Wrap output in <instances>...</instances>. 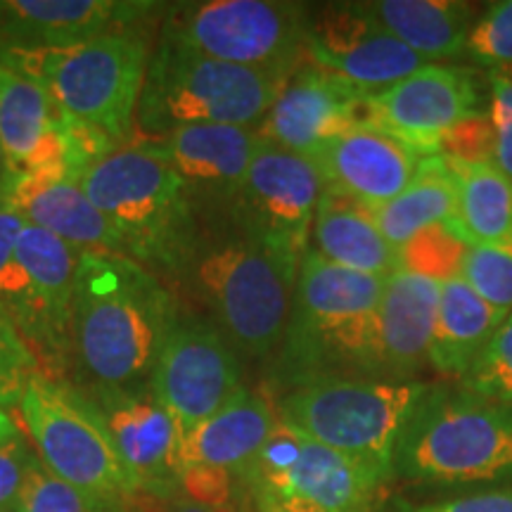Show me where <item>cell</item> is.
Wrapping results in <instances>:
<instances>
[{
	"mask_svg": "<svg viewBox=\"0 0 512 512\" xmlns=\"http://www.w3.org/2000/svg\"><path fill=\"white\" fill-rule=\"evenodd\" d=\"M181 320L176 297L131 256L81 254L74 285L72 368L86 394L150 387Z\"/></svg>",
	"mask_w": 512,
	"mask_h": 512,
	"instance_id": "1",
	"label": "cell"
},
{
	"mask_svg": "<svg viewBox=\"0 0 512 512\" xmlns=\"http://www.w3.org/2000/svg\"><path fill=\"white\" fill-rule=\"evenodd\" d=\"M384 278L349 271L306 249L292 309L273 354L275 392L328 377L384 380L377 347V306Z\"/></svg>",
	"mask_w": 512,
	"mask_h": 512,
	"instance_id": "2",
	"label": "cell"
},
{
	"mask_svg": "<svg viewBox=\"0 0 512 512\" xmlns=\"http://www.w3.org/2000/svg\"><path fill=\"white\" fill-rule=\"evenodd\" d=\"M81 190L152 273L183 275L200 242V211L159 140H136L88 166Z\"/></svg>",
	"mask_w": 512,
	"mask_h": 512,
	"instance_id": "3",
	"label": "cell"
},
{
	"mask_svg": "<svg viewBox=\"0 0 512 512\" xmlns=\"http://www.w3.org/2000/svg\"><path fill=\"white\" fill-rule=\"evenodd\" d=\"M145 27L117 29L53 48H0V64L46 91L76 126L112 150L131 143L150 64Z\"/></svg>",
	"mask_w": 512,
	"mask_h": 512,
	"instance_id": "4",
	"label": "cell"
},
{
	"mask_svg": "<svg viewBox=\"0 0 512 512\" xmlns=\"http://www.w3.org/2000/svg\"><path fill=\"white\" fill-rule=\"evenodd\" d=\"M392 477L432 489L512 486V411L451 384H434L403 430Z\"/></svg>",
	"mask_w": 512,
	"mask_h": 512,
	"instance_id": "5",
	"label": "cell"
},
{
	"mask_svg": "<svg viewBox=\"0 0 512 512\" xmlns=\"http://www.w3.org/2000/svg\"><path fill=\"white\" fill-rule=\"evenodd\" d=\"M185 273L240 356L273 358L290 318L299 264L228 221L214 238L200 235Z\"/></svg>",
	"mask_w": 512,
	"mask_h": 512,
	"instance_id": "6",
	"label": "cell"
},
{
	"mask_svg": "<svg viewBox=\"0 0 512 512\" xmlns=\"http://www.w3.org/2000/svg\"><path fill=\"white\" fill-rule=\"evenodd\" d=\"M283 76L238 67L159 36L140 93L136 128L147 140L185 126L256 128L285 86Z\"/></svg>",
	"mask_w": 512,
	"mask_h": 512,
	"instance_id": "7",
	"label": "cell"
},
{
	"mask_svg": "<svg viewBox=\"0 0 512 512\" xmlns=\"http://www.w3.org/2000/svg\"><path fill=\"white\" fill-rule=\"evenodd\" d=\"M17 408L38 460L74 486L93 512L138 510V486L91 396L74 382L36 373Z\"/></svg>",
	"mask_w": 512,
	"mask_h": 512,
	"instance_id": "8",
	"label": "cell"
},
{
	"mask_svg": "<svg viewBox=\"0 0 512 512\" xmlns=\"http://www.w3.org/2000/svg\"><path fill=\"white\" fill-rule=\"evenodd\" d=\"M434 382L328 377L275 396V415L304 437L361 460L389 482L396 444Z\"/></svg>",
	"mask_w": 512,
	"mask_h": 512,
	"instance_id": "9",
	"label": "cell"
},
{
	"mask_svg": "<svg viewBox=\"0 0 512 512\" xmlns=\"http://www.w3.org/2000/svg\"><path fill=\"white\" fill-rule=\"evenodd\" d=\"M309 5L283 0H202L166 5L164 38L214 60L290 76L306 62Z\"/></svg>",
	"mask_w": 512,
	"mask_h": 512,
	"instance_id": "10",
	"label": "cell"
},
{
	"mask_svg": "<svg viewBox=\"0 0 512 512\" xmlns=\"http://www.w3.org/2000/svg\"><path fill=\"white\" fill-rule=\"evenodd\" d=\"M245 496H278L325 512H375L389 479L361 460L278 420L259 453L235 475Z\"/></svg>",
	"mask_w": 512,
	"mask_h": 512,
	"instance_id": "11",
	"label": "cell"
},
{
	"mask_svg": "<svg viewBox=\"0 0 512 512\" xmlns=\"http://www.w3.org/2000/svg\"><path fill=\"white\" fill-rule=\"evenodd\" d=\"M323 190L309 157L259 140L228 221L302 266Z\"/></svg>",
	"mask_w": 512,
	"mask_h": 512,
	"instance_id": "12",
	"label": "cell"
},
{
	"mask_svg": "<svg viewBox=\"0 0 512 512\" xmlns=\"http://www.w3.org/2000/svg\"><path fill=\"white\" fill-rule=\"evenodd\" d=\"M489 83L475 69L432 62L366 98V124L418 152L439 155L444 138L463 121L486 114Z\"/></svg>",
	"mask_w": 512,
	"mask_h": 512,
	"instance_id": "13",
	"label": "cell"
},
{
	"mask_svg": "<svg viewBox=\"0 0 512 512\" xmlns=\"http://www.w3.org/2000/svg\"><path fill=\"white\" fill-rule=\"evenodd\" d=\"M150 389L185 437L242 389L240 354L214 320L181 316L157 358Z\"/></svg>",
	"mask_w": 512,
	"mask_h": 512,
	"instance_id": "14",
	"label": "cell"
},
{
	"mask_svg": "<svg viewBox=\"0 0 512 512\" xmlns=\"http://www.w3.org/2000/svg\"><path fill=\"white\" fill-rule=\"evenodd\" d=\"M306 60L373 95L425 67L370 15L366 3H328L309 12Z\"/></svg>",
	"mask_w": 512,
	"mask_h": 512,
	"instance_id": "15",
	"label": "cell"
},
{
	"mask_svg": "<svg viewBox=\"0 0 512 512\" xmlns=\"http://www.w3.org/2000/svg\"><path fill=\"white\" fill-rule=\"evenodd\" d=\"M88 396L105 418L114 446L140 496L162 501L181 496L178 484L183 472V430L155 392L143 387Z\"/></svg>",
	"mask_w": 512,
	"mask_h": 512,
	"instance_id": "16",
	"label": "cell"
},
{
	"mask_svg": "<svg viewBox=\"0 0 512 512\" xmlns=\"http://www.w3.org/2000/svg\"><path fill=\"white\" fill-rule=\"evenodd\" d=\"M366 98L351 83L306 60L285 81L256 133L264 143L311 157L325 143L366 124Z\"/></svg>",
	"mask_w": 512,
	"mask_h": 512,
	"instance_id": "17",
	"label": "cell"
},
{
	"mask_svg": "<svg viewBox=\"0 0 512 512\" xmlns=\"http://www.w3.org/2000/svg\"><path fill=\"white\" fill-rule=\"evenodd\" d=\"M323 188L377 209L411 185L422 157L370 124H358L309 157Z\"/></svg>",
	"mask_w": 512,
	"mask_h": 512,
	"instance_id": "18",
	"label": "cell"
},
{
	"mask_svg": "<svg viewBox=\"0 0 512 512\" xmlns=\"http://www.w3.org/2000/svg\"><path fill=\"white\" fill-rule=\"evenodd\" d=\"M166 10L147 0H0V48H53L145 27Z\"/></svg>",
	"mask_w": 512,
	"mask_h": 512,
	"instance_id": "19",
	"label": "cell"
},
{
	"mask_svg": "<svg viewBox=\"0 0 512 512\" xmlns=\"http://www.w3.org/2000/svg\"><path fill=\"white\" fill-rule=\"evenodd\" d=\"M188 188L197 211L230 214L259 147V133L247 126H185L157 138Z\"/></svg>",
	"mask_w": 512,
	"mask_h": 512,
	"instance_id": "20",
	"label": "cell"
},
{
	"mask_svg": "<svg viewBox=\"0 0 512 512\" xmlns=\"http://www.w3.org/2000/svg\"><path fill=\"white\" fill-rule=\"evenodd\" d=\"M441 280L399 266L384 278L377 306V347L384 380H418L430 366Z\"/></svg>",
	"mask_w": 512,
	"mask_h": 512,
	"instance_id": "21",
	"label": "cell"
},
{
	"mask_svg": "<svg viewBox=\"0 0 512 512\" xmlns=\"http://www.w3.org/2000/svg\"><path fill=\"white\" fill-rule=\"evenodd\" d=\"M17 256L27 271L34 297L53 344L57 377L72 370L74 285L81 254L48 230L27 223L17 240Z\"/></svg>",
	"mask_w": 512,
	"mask_h": 512,
	"instance_id": "22",
	"label": "cell"
},
{
	"mask_svg": "<svg viewBox=\"0 0 512 512\" xmlns=\"http://www.w3.org/2000/svg\"><path fill=\"white\" fill-rule=\"evenodd\" d=\"M10 192L12 202L31 226L48 230L79 254L128 256L126 242L88 200L79 178H53L43 183H17L10 178Z\"/></svg>",
	"mask_w": 512,
	"mask_h": 512,
	"instance_id": "23",
	"label": "cell"
},
{
	"mask_svg": "<svg viewBox=\"0 0 512 512\" xmlns=\"http://www.w3.org/2000/svg\"><path fill=\"white\" fill-rule=\"evenodd\" d=\"M278 425L273 403L264 394L242 387L214 415L192 427L183 437L185 467H207L238 475Z\"/></svg>",
	"mask_w": 512,
	"mask_h": 512,
	"instance_id": "24",
	"label": "cell"
},
{
	"mask_svg": "<svg viewBox=\"0 0 512 512\" xmlns=\"http://www.w3.org/2000/svg\"><path fill=\"white\" fill-rule=\"evenodd\" d=\"M311 249L349 271L387 278L401 266V254L382 235L370 209L323 190L311 228Z\"/></svg>",
	"mask_w": 512,
	"mask_h": 512,
	"instance_id": "25",
	"label": "cell"
},
{
	"mask_svg": "<svg viewBox=\"0 0 512 512\" xmlns=\"http://www.w3.org/2000/svg\"><path fill=\"white\" fill-rule=\"evenodd\" d=\"M505 318V313L486 304L460 275L441 280L430 366L439 375L458 382L484 354Z\"/></svg>",
	"mask_w": 512,
	"mask_h": 512,
	"instance_id": "26",
	"label": "cell"
},
{
	"mask_svg": "<svg viewBox=\"0 0 512 512\" xmlns=\"http://www.w3.org/2000/svg\"><path fill=\"white\" fill-rule=\"evenodd\" d=\"M370 15L427 62L463 60L475 5L463 0H370Z\"/></svg>",
	"mask_w": 512,
	"mask_h": 512,
	"instance_id": "27",
	"label": "cell"
},
{
	"mask_svg": "<svg viewBox=\"0 0 512 512\" xmlns=\"http://www.w3.org/2000/svg\"><path fill=\"white\" fill-rule=\"evenodd\" d=\"M446 159V157H444ZM456 178V211L446 230L465 247L512 245V181L494 162L446 159Z\"/></svg>",
	"mask_w": 512,
	"mask_h": 512,
	"instance_id": "28",
	"label": "cell"
},
{
	"mask_svg": "<svg viewBox=\"0 0 512 512\" xmlns=\"http://www.w3.org/2000/svg\"><path fill=\"white\" fill-rule=\"evenodd\" d=\"M27 216L12 202L10 178L0 185V306L8 311L19 335L29 344L43 375L57 377V361L46 323L38 311L34 287L17 256V240L27 226Z\"/></svg>",
	"mask_w": 512,
	"mask_h": 512,
	"instance_id": "29",
	"label": "cell"
},
{
	"mask_svg": "<svg viewBox=\"0 0 512 512\" xmlns=\"http://www.w3.org/2000/svg\"><path fill=\"white\" fill-rule=\"evenodd\" d=\"M456 211V178L451 164L441 155L422 157L420 169L406 190L392 202L370 209L382 235L396 252L430 228L446 226Z\"/></svg>",
	"mask_w": 512,
	"mask_h": 512,
	"instance_id": "30",
	"label": "cell"
},
{
	"mask_svg": "<svg viewBox=\"0 0 512 512\" xmlns=\"http://www.w3.org/2000/svg\"><path fill=\"white\" fill-rule=\"evenodd\" d=\"M456 384L512 411V313L496 330L494 339L477 358L475 366Z\"/></svg>",
	"mask_w": 512,
	"mask_h": 512,
	"instance_id": "31",
	"label": "cell"
},
{
	"mask_svg": "<svg viewBox=\"0 0 512 512\" xmlns=\"http://www.w3.org/2000/svg\"><path fill=\"white\" fill-rule=\"evenodd\" d=\"M460 278L486 304L510 316L512 313V245L467 247L460 261Z\"/></svg>",
	"mask_w": 512,
	"mask_h": 512,
	"instance_id": "32",
	"label": "cell"
},
{
	"mask_svg": "<svg viewBox=\"0 0 512 512\" xmlns=\"http://www.w3.org/2000/svg\"><path fill=\"white\" fill-rule=\"evenodd\" d=\"M463 60L477 67H512V0L489 3L472 24Z\"/></svg>",
	"mask_w": 512,
	"mask_h": 512,
	"instance_id": "33",
	"label": "cell"
},
{
	"mask_svg": "<svg viewBox=\"0 0 512 512\" xmlns=\"http://www.w3.org/2000/svg\"><path fill=\"white\" fill-rule=\"evenodd\" d=\"M36 373H41L36 356L19 335L8 311L0 306V408L8 411L19 406L24 387Z\"/></svg>",
	"mask_w": 512,
	"mask_h": 512,
	"instance_id": "34",
	"label": "cell"
},
{
	"mask_svg": "<svg viewBox=\"0 0 512 512\" xmlns=\"http://www.w3.org/2000/svg\"><path fill=\"white\" fill-rule=\"evenodd\" d=\"M5 512H93V508L74 486L62 482L36 460L15 503Z\"/></svg>",
	"mask_w": 512,
	"mask_h": 512,
	"instance_id": "35",
	"label": "cell"
},
{
	"mask_svg": "<svg viewBox=\"0 0 512 512\" xmlns=\"http://www.w3.org/2000/svg\"><path fill=\"white\" fill-rule=\"evenodd\" d=\"M489 117L494 133V164L512 181V67L489 69Z\"/></svg>",
	"mask_w": 512,
	"mask_h": 512,
	"instance_id": "36",
	"label": "cell"
},
{
	"mask_svg": "<svg viewBox=\"0 0 512 512\" xmlns=\"http://www.w3.org/2000/svg\"><path fill=\"white\" fill-rule=\"evenodd\" d=\"M389 512H512V486L458 491L430 503H408L396 498Z\"/></svg>",
	"mask_w": 512,
	"mask_h": 512,
	"instance_id": "37",
	"label": "cell"
},
{
	"mask_svg": "<svg viewBox=\"0 0 512 512\" xmlns=\"http://www.w3.org/2000/svg\"><path fill=\"white\" fill-rule=\"evenodd\" d=\"M36 460V448L24 434H17L8 444H0V512L15 503Z\"/></svg>",
	"mask_w": 512,
	"mask_h": 512,
	"instance_id": "38",
	"label": "cell"
},
{
	"mask_svg": "<svg viewBox=\"0 0 512 512\" xmlns=\"http://www.w3.org/2000/svg\"><path fill=\"white\" fill-rule=\"evenodd\" d=\"M252 512H325L320 508H313L309 503L292 501V498H278V496H245Z\"/></svg>",
	"mask_w": 512,
	"mask_h": 512,
	"instance_id": "39",
	"label": "cell"
},
{
	"mask_svg": "<svg viewBox=\"0 0 512 512\" xmlns=\"http://www.w3.org/2000/svg\"><path fill=\"white\" fill-rule=\"evenodd\" d=\"M17 434H22V430L17 427L15 418H12L5 408H0V444H8V441L15 439Z\"/></svg>",
	"mask_w": 512,
	"mask_h": 512,
	"instance_id": "40",
	"label": "cell"
},
{
	"mask_svg": "<svg viewBox=\"0 0 512 512\" xmlns=\"http://www.w3.org/2000/svg\"><path fill=\"white\" fill-rule=\"evenodd\" d=\"M8 181V166H5V155H3V147H0V185Z\"/></svg>",
	"mask_w": 512,
	"mask_h": 512,
	"instance_id": "41",
	"label": "cell"
},
{
	"mask_svg": "<svg viewBox=\"0 0 512 512\" xmlns=\"http://www.w3.org/2000/svg\"><path fill=\"white\" fill-rule=\"evenodd\" d=\"M245 503H247V498H245ZM245 512H252V508H249V503H247V510Z\"/></svg>",
	"mask_w": 512,
	"mask_h": 512,
	"instance_id": "42",
	"label": "cell"
}]
</instances>
